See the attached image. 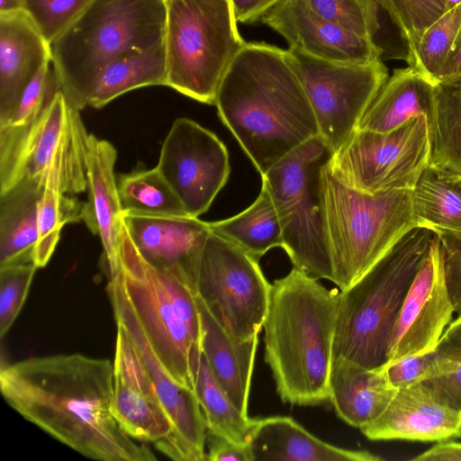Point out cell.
Wrapping results in <instances>:
<instances>
[{"label":"cell","instance_id":"1","mask_svg":"<svg viewBox=\"0 0 461 461\" xmlns=\"http://www.w3.org/2000/svg\"><path fill=\"white\" fill-rule=\"evenodd\" d=\"M113 364L81 354L32 357L1 366L5 401L28 421L86 457L152 461L111 412Z\"/></svg>","mask_w":461,"mask_h":461},{"label":"cell","instance_id":"2","mask_svg":"<svg viewBox=\"0 0 461 461\" xmlns=\"http://www.w3.org/2000/svg\"><path fill=\"white\" fill-rule=\"evenodd\" d=\"M214 105L261 176L319 136L285 50L265 42H245L222 78Z\"/></svg>","mask_w":461,"mask_h":461},{"label":"cell","instance_id":"3","mask_svg":"<svg viewBox=\"0 0 461 461\" xmlns=\"http://www.w3.org/2000/svg\"><path fill=\"white\" fill-rule=\"evenodd\" d=\"M340 293L296 267L271 284L263 323L265 360L284 402L330 399L329 379Z\"/></svg>","mask_w":461,"mask_h":461},{"label":"cell","instance_id":"4","mask_svg":"<svg viewBox=\"0 0 461 461\" xmlns=\"http://www.w3.org/2000/svg\"><path fill=\"white\" fill-rule=\"evenodd\" d=\"M164 0H91L51 44V64L68 104L86 107L100 72L121 56L164 44Z\"/></svg>","mask_w":461,"mask_h":461},{"label":"cell","instance_id":"5","mask_svg":"<svg viewBox=\"0 0 461 461\" xmlns=\"http://www.w3.org/2000/svg\"><path fill=\"white\" fill-rule=\"evenodd\" d=\"M434 235L429 229L413 228L357 281L341 291L332 358L369 369L386 363L395 321Z\"/></svg>","mask_w":461,"mask_h":461},{"label":"cell","instance_id":"6","mask_svg":"<svg viewBox=\"0 0 461 461\" xmlns=\"http://www.w3.org/2000/svg\"><path fill=\"white\" fill-rule=\"evenodd\" d=\"M327 163L321 169L325 231L333 283L343 291L417 228L412 190L360 192L340 183Z\"/></svg>","mask_w":461,"mask_h":461},{"label":"cell","instance_id":"7","mask_svg":"<svg viewBox=\"0 0 461 461\" xmlns=\"http://www.w3.org/2000/svg\"><path fill=\"white\" fill-rule=\"evenodd\" d=\"M120 265L124 291L156 356L177 384L193 390L191 366L202 355L196 293L148 264L123 223Z\"/></svg>","mask_w":461,"mask_h":461},{"label":"cell","instance_id":"8","mask_svg":"<svg viewBox=\"0 0 461 461\" xmlns=\"http://www.w3.org/2000/svg\"><path fill=\"white\" fill-rule=\"evenodd\" d=\"M166 86L214 104L222 78L245 44L230 0H165Z\"/></svg>","mask_w":461,"mask_h":461},{"label":"cell","instance_id":"9","mask_svg":"<svg viewBox=\"0 0 461 461\" xmlns=\"http://www.w3.org/2000/svg\"><path fill=\"white\" fill-rule=\"evenodd\" d=\"M331 153L320 136L304 142L274 165L262 183L276 207L284 246L294 267L333 283L322 204L321 169Z\"/></svg>","mask_w":461,"mask_h":461},{"label":"cell","instance_id":"10","mask_svg":"<svg viewBox=\"0 0 461 461\" xmlns=\"http://www.w3.org/2000/svg\"><path fill=\"white\" fill-rule=\"evenodd\" d=\"M313 111L319 136L331 155L357 130L366 110L388 79L381 59L343 63L285 50Z\"/></svg>","mask_w":461,"mask_h":461},{"label":"cell","instance_id":"11","mask_svg":"<svg viewBox=\"0 0 461 461\" xmlns=\"http://www.w3.org/2000/svg\"><path fill=\"white\" fill-rule=\"evenodd\" d=\"M429 160L428 122L420 115L388 132L357 129L327 166L343 185L375 194L412 190Z\"/></svg>","mask_w":461,"mask_h":461},{"label":"cell","instance_id":"12","mask_svg":"<svg viewBox=\"0 0 461 461\" xmlns=\"http://www.w3.org/2000/svg\"><path fill=\"white\" fill-rule=\"evenodd\" d=\"M270 288L258 258L211 231L201 257L196 295L232 339L258 335Z\"/></svg>","mask_w":461,"mask_h":461},{"label":"cell","instance_id":"13","mask_svg":"<svg viewBox=\"0 0 461 461\" xmlns=\"http://www.w3.org/2000/svg\"><path fill=\"white\" fill-rule=\"evenodd\" d=\"M87 137L79 111L59 89L14 149L0 158V192L22 180L44 184L47 175L59 168L72 195L83 193L87 189Z\"/></svg>","mask_w":461,"mask_h":461},{"label":"cell","instance_id":"14","mask_svg":"<svg viewBox=\"0 0 461 461\" xmlns=\"http://www.w3.org/2000/svg\"><path fill=\"white\" fill-rule=\"evenodd\" d=\"M107 294L116 323L124 327L140 354L173 426L171 437L156 443L157 448L175 460H206L207 425L196 395L177 384L156 356L126 295L121 270L109 276Z\"/></svg>","mask_w":461,"mask_h":461},{"label":"cell","instance_id":"15","mask_svg":"<svg viewBox=\"0 0 461 461\" xmlns=\"http://www.w3.org/2000/svg\"><path fill=\"white\" fill-rule=\"evenodd\" d=\"M156 167L193 217L208 211L230 172L223 142L188 118L173 122Z\"/></svg>","mask_w":461,"mask_h":461},{"label":"cell","instance_id":"16","mask_svg":"<svg viewBox=\"0 0 461 461\" xmlns=\"http://www.w3.org/2000/svg\"><path fill=\"white\" fill-rule=\"evenodd\" d=\"M454 313L440 242L435 232L395 321L386 363L436 350Z\"/></svg>","mask_w":461,"mask_h":461},{"label":"cell","instance_id":"17","mask_svg":"<svg viewBox=\"0 0 461 461\" xmlns=\"http://www.w3.org/2000/svg\"><path fill=\"white\" fill-rule=\"evenodd\" d=\"M111 412L122 429L137 441L167 439L173 426L137 348L117 323Z\"/></svg>","mask_w":461,"mask_h":461},{"label":"cell","instance_id":"18","mask_svg":"<svg viewBox=\"0 0 461 461\" xmlns=\"http://www.w3.org/2000/svg\"><path fill=\"white\" fill-rule=\"evenodd\" d=\"M123 226L140 256L196 293L201 257L211 233L198 217L122 213Z\"/></svg>","mask_w":461,"mask_h":461},{"label":"cell","instance_id":"19","mask_svg":"<svg viewBox=\"0 0 461 461\" xmlns=\"http://www.w3.org/2000/svg\"><path fill=\"white\" fill-rule=\"evenodd\" d=\"M261 21L283 36L289 47L321 59L362 63L379 59L383 53L375 40L320 17L300 0H280Z\"/></svg>","mask_w":461,"mask_h":461},{"label":"cell","instance_id":"20","mask_svg":"<svg viewBox=\"0 0 461 461\" xmlns=\"http://www.w3.org/2000/svg\"><path fill=\"white\" fill-rule=\"evenodd\" d=\"M360 429L371 440L441 441L459 437L461 411L420 382L397 389L384 411Z\"/></svg>","mask_w":461,"mask_h":461},{"label":"cell","instance_id":"21","mask_svg":"<svg viewBox=\"0 0 461 461\" xmlns=\"http://www.w3.org/2000/svg\"><path fill=\"white\" fill-rule=\"evenodd\" d=\"M115 161V148L109 141L88 134L86 145L88 200L83 203L81 221L101 240L108 276L121 270L122 209L114 175Z\"/></svg>","mask_w":461,"mask_h":461},{"label":"cell","instance_id":"22","mask_svg":"<svg viewBox=\"0 0 461 461\" xmlns=\"http://www.w3.org/2000/svg\"><path fill=\"white\" fill-rule=\"evenodd\" d=\"M51 62L50 44L24 11L0 14V124L38 71Z\"/></svg>","mask_w":461,"mask_h":461},{"label":"cell","instance_id":"23","mask_svg":"<svg viewBox=\"0 0 461 461\" xmlns=\"http://www.w3.org/2000/svg\"><path fill=\"white\" fill-rule=\"evenodd\" d=\"M249 448L256 460L379 461L366 450L347 449L315 437L294 419L271 416L255 419Z\"/></svg>","mask_w":461,"mask_h":461},{"label":"cell","instance_id":"24","mask_svg":"<svg viewBox=\"0 0 461 461\" xmlns=\"http://www.w3.org/2000/svg\"><path fill=\"white\" fill-rule=\"evenodd\" d=\"M202 322V351L215 379L235 406L249 416V397L258 339H232L196 295Z\"/></svg>","mask_w":461,"mask_h":461},{"label":"cell","instance_id":"25","mask_svg":"<svg viewBox=\"0 0 461 461\" xmlns=\"http://www.w3.org/2000/svg\"><path fill=\"white\" fill-rule=\"evenodd\" d=\"M329 390L337 415L361 429L384 411L397 389L388 383L381 367L369 369L332 358Z\"/></svg>","mask_w":461,"mask_h":461},{"label":"cell","instance_id":"26","mask_svg":"<svg viewBox=\"0 0 461 461\" xmlns=\"http://www.w3.org/2000/svg\"><path fill=\"white\" fill-rule=\"evenodd\" d=\"M435 84L409 66L394 69L361 119L358 130L376 132L393 131L412 118H429Z\"/></svg>","mask_w":461,"mask_h":461},{"label":"cell","instance_id":"27","mask_svg":"<svg viewBox=\"0 0 461 461\" xmlns=\"http://www.w3.org/2000/svg\"><path fill=\"white\" fill-rule=\"evenodd\" d=\"M44 184L22 180L0 192V267L33 263Z\"/></svg>","mask_w":461,"mask_h":461},{"label":"cell","instance_id":"28","mask_svg":"<svg viewBox=\"0 0 461 461\" xmlns=\"http://www.w3.org/2000/svg\"><path fill=\"white\" fill-rule=\"evenodd\" d=\"M429 167L447 180L461 179V77L435 85L428 119Z\"/></svg>","mask_w":461,"mask_h":461},{"label":"cell","instance_id":"29","mask_svg":"<svg viewBox=\"0 0 461 461\" xmlns=\"http://www.w3.org/2000/svg\"><path fill=\"white\" fill-rule=\"evenodd\" d=\"M167 66L164 44L129 53L113 60L97 76L86 106L102 108L120 95L140 87L166 86Z\"/></svg>","mask_w":461,"mask_h":461},{"label":"cell","instance_id":"30","mask_svg":"<svg viewBox=\"0 0 461 461\" xmlns=\"http://www.w3.org/2000/svg\"><path fill=\"white\" fill-rule=\"evenodd\" d=\"M211 231L259 258L269 249L284 246L283 232L272 197L262 183L256 200L230 218L209 222Z\"/></svg>","mask_w":461,"mask_h":461},{"label":"cell","instance_id":"31","mask_svg":"<svg viewBox=\"0 0 461 461\" xmlns=\"http://www.w3.org/2000/svg\"><path fill=\"white\" fill-rule=\"evenodd\" d=\"M193 391L205 417L207 433L249 446L255 419L235 406L215 379L203 354L193 372Z\"/></svg>","mask_w":461,"mask_h":461},{"label":"cell","instance_id":"32","mask_svg":"<svg viewBox=\"0 0 461 461\" xmlns=\"http://www.w3.org/2000/svg\"><path fill=\"white\" fill-rule=\"evenodd\" d=\"M416 226L461 235V193L429 166L412 189Z\"/></svg>","mask_w":461,"mask_h":461},{"label":"cell","instance_id":"33","mask_svg":"<svg viewBox=\"0 0 461 461\" xmlns=\"http://www.w3.org/2000/svg\"><path fill=\"white\" fill-rule=\"evenodd\" d=\"M63 181L59 169L50 172L39 201L38 240L33 255L38 268L45 267L50 259L64 224L81 221L83 203L65 194Z\"/></svg>","mask_w":461,"mask_h":461},{"label":"cell","instance_id":"34","mask_svg":"<svg viewBox=\"0 0 461 461\" xmlns=\"http://www.w3.org/2000/svg\"><path fill=\"white\" fill-rule=\"evenodd\" d=\"M117 186L122 212L151 216L189 215L157 167L122 175Z\"/></svg>","mask_w":461,"mask_h":461},{"label":"cell","instance_id":"35","mask_svg":"<svg viewBox=\"0 0 461 461\" xmlns=\"http://www.w3.org/2000/svg\"><path fill=\"white\" fill-rule=\"evenodd\" d=\"M51 62L45 64L28 84L9 118L0 124V158L6 157L37 122L59 89Z\"/></svg>","mask_w":461,"mask_h":461},{"label":"cell","instance_id":"36","mask_svg":"<svg viewBox=\"0 0 461 461\" xmlns=\"http://www.w3.org/2000/svg\"><path fill=\"white\" fill-rule=\"evenodd\" d=\"M460 43L461 4L447 11L426 30L407 62L436 85L444 64Z\"/></svg>","mask_w":461,"mask_h":461},{"label":"cell","instance_id":"37","mask_svg":"<svg viewBox=\"0 0 461 461\" xmlns=\"http://www.w3.org/2000/svg\"><path fill=\"white\" fill-rule=\"evenodd\" d=\"M397 26L407 44L406 60L413 53L426 30L446 12L445 0H373Z\"/></svg>","mask_w":461,"mask_h":461},{"label":"cell","instance_id":"38","mask_svg":"<svg viewBox=\"0 0 461 461\" xmlns=\"http://www.w3.org/2000/svg\"><path fill=\"white\" fill-rule=\"evenodd\" d=\"M300 1L320 17L348 32L375 40L379 31V7L373 0Z\"/></svg>","mask_w":461,"mask_h":461},{"label":"cell","instance_id":"39","mask_svg":"<svg viewBox=\"0 0 461 461\" xmlns=\"http://www.w3.org/2000/svg\"><path fill=\"white\" fill-rule=\"evenodd\" d=\"M23 8L51 44L82 14L91 0H22Z\"/></svg>","mask_w":461,"mask_h":461},{"label":"cell","instance_id":"40","mask_svg":"<svg viewBox=\"0 0 461 461\" xmlns=\"http://www.w3.org/2000/svg\"><path fill=\"white\" fill-rule=\"evenodd\" d=\"M34 263L0 267V338L13 326L19 315L36 273Z\"/></svg>","mask_w":461,"mask_h":461},{"label":"cell","instance_id":"41","mask_svg":"<svg viewBox=\"0 0 461 461\" xmlns=\"http://www.w3.org/2000/svg\"><path fill=\"white\" fill-rule=\"evenodd\" d=\"M450 405L461 411V352L438 346L433 375L427 381Z\"/></svg>","mask_w":461,"mask_h":461},{"label":"cell","instance_id":"42","mask_svg":"<svg viewBox=\"0 0 461 461\" xmlns=\"http://www.w3.org/2000/svg\"><path fill=\"white\" fill-rule=\"evenodd\" d=\"M436 357L437 349L385 363L380 367L388 383L399 389L429 380L435 372Z\"/></svg>","mask_w":461,"mask_h":461},{"label":"cell","instance_id":"43","mask_svg":"<svg viewBox=\"0 0 461 461\" xmlns=\"http://www.w3.org/2000/svg\"><path fill=\"white\" fill-rule=\"evenodd\" d=\"M444 260L445 278L456 315L461 314V235L436 232Z\"/></svg>","mask_w":461,"mask_h":461},{"label":"cell","instance_id":"44","mask_svg":"<svg viewBox=\"0 0 461 461\" xmlns=\"http://www.w3.org/2000/svg\"><path fill=\"white\" fill-rule=\"evenodd\" d=\"M206 444V460L253 461L249 446L240 445L211 433H207Z\"/></svg>","mask_w":461,"mask_h":461},{"label":"cell","instance_id":"45","mask_svg":"<svg viewBox=\"0 0 461 461\" xmlns=\"http://www.w3.org/2000/svg\"><path fill=\"white\" fill-rule=\"evenodd\" d=\"M280 0H230L238 23H253Z\"/></svg>","mask_w":461,"mask_h":461},{"label":"cell","instance_id":"46","mask_svg":"<svg viewBox=\"0 0 461 461\" xmlns=\"http://www.w3.org/2000/svg\"><path fill=\"white\" fill-rule=\"evenodd\" d=\"M411 459L413 461H461V443L447 439L438 441L433 447Z\"/></svg>","mask_w":461,"mask_h":461},{"label":"cell","instance_id":"47","mask_svg":"<svg viewBox=\"0 0 461 461\" xmlns=\"http://www.w3.org/2000/svg\"><path fill=\"white\" fill-rule=\"evenodd\" d=\"M438 346L461 352V314L456 315L447 327Z\"/></svg>","mask_w":461,"mask_h":461},{"label":"cell","instance_id":"48","mask_svg":"<svg viewBox=\"0 0 461 461\" xmlns=\"http://www.w3.org/2000/svg\"><path fill=\"white\" fill-rule=\"evenodd\" d=\"M461 77V45L444 64L438 78L437 84L452 78Z\"/></svg>","mask_w":461,"mask_h":461},{"label":"cell","instance_id":"49","mask_svg":"<svg viewBox=\"0 0 461 461\" xmlns=\"http://www.w3.org/2000/svg\"><path fill=\"white\" fill-rule=\"evenodd\" d=\"M23 11L22 0H0V14Z\"/></svg>","mask_w":461,"mask_h":461},{"label":"cell","instance_id":"50","mask_svg":"<svg viewBox=\"0 0 461 461\" xmlns=\"http://www.w3.org/2000/svg\"><path fill=\"white\" fill-rule=\"evenodd\" d=\"M445 1H446L447 11H448L461 4V0H445Z\"/></svg>","mask_w":461,"mask_h":461},{"label":"cell","instance_id":"51","mask_svg":"<svg viewBox=\"0 0 461 461\" xmlns=\"http://www.w3.org/2000/svg\"><path fill=\"white\" fill-rule=\"evenodd\" d=\"M456 186L457 187V189L460 191L461 193V179L460 180H456L454 181Z\"/></svg>","mask_w":461,"mask_h":461},{"label":"cell","instance_id":"52","mask_svg":"<svg viewBox=\"0 0 461 461\" xmlns=\"http://www.w3.org/2000/svg\"><path fill=\"white\" fill-rule=\"evenodd\" d=\"M459 437H461V429H460Z\"/></svg>","mask_w":461,"mask_h":461},{"label":"cell","instance_id":"53","mask_svg":"<svg viewBox=\"0 0 461 461\" xmlns=\"http://www.w3.org/2000/svg\"><path fill=\"white\" fill-rule=\"evenodd\" d=\"M165 1V0H164Z\"/></svg>","mask_w":461,"mask_h":461}]
</instances>
